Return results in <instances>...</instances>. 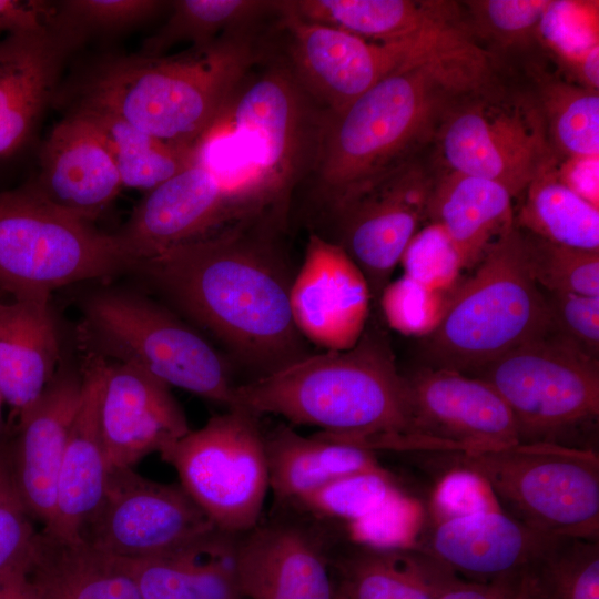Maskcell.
<instances>
[{
	"label": "cell",
	"instance_id": "cell-18",
	"mask_svg": "<svg viewBox=\"0 0 599 599\" xmlns=\"http://www.w3.org/2000/svg\"><path fill=\"white\" fill-rule=\"evenodd\" d=\"M245 222L226 187L195 161L148 191L114 235L135 263Z\"/></svg>",
	"mask_w": 599,
	"mask_h": 599
},
{
	"label": "cell",
	"instance_id": "cell-30",
	"mask_svg": "<svg viewBox=\"0 0 599 599\" xmlns=\"http://www.w3.org/2000/svg\"><path fill=\"white\" fill-rule=\"evenodd\" d=\"M41 599H141L119 559L83 539L38 532L27 570Z\"/></svg>",
	"mask_w": 599,
	"mask_h": 599
},
{
	"label": "cell",
	"instance_id": "cell-29",
	"mask_svg": "<svg viewBox=\"0 0 599 599\" xmlns=\"http://www.w3.org/2000/svg\"><path fill=\"white\" fill-rule=\"evenodd\" d=\"M283 6L303 20L380 43L406 41L463 23L456 6L445 1L285 0Z\"/></svg>",
	"mask_w": 599,
	"mask_h": 599
},
{
	"label": "cell",
	"instance_id": "cell-2",
	"mask_svg": "<svg viewBox=\"0 0 599 599\" xmlns=\"http://www.w3.org/2000/svg\"><path fill=\"white\" fill-rule=\"evenodd\" d=\"M230 408L317 426L318 437L370 451H428L413 425L406 377L378 331L236 385Z\"/></svg>",
	"mask_w": 599,
	"mask_h": 599
},
{
	"label": "cell",
	"instance_id": "cell-54",
	"mask_svg": "<svg viewBox=\"0 0 599 599\" xmlns=\"http://www.w3.org/2000/svg\"><path fill=\"white\" fill-rule=\"evenodd\" d=\"M4 403V399H3V396H2V393L0 390V435L4 432L6 427L3 426L2 424V405Z\"/></svg>",
	"mask_w": 599,
	"mask_h": 599
},
{
	"label": "cell",
	"instance_id": "cell-34",
	"mask_svg": "<svg viewBox=\"0 0 599 599\" xmlns=\"http://www.w3.org/2000/svg\"><path fill=\"white\" fill-rule=\"evenodd\" d=\"M557 163L542 170L526 187L515 223L524 232L558 245L599 251V207L557 177Z\"/></svg>",
	"mask_w": 599,
	"mask_h": 599
},
{
	"label": "cell",
	"instance_id": "cell-41",
	"mask_svg": "<svg viewBox=\"0 0 599 599\" xmlns=\"http://www.w3.org/2000/svg\"><path fill=\"white\" fill-rule=\"evenodd\" d=\"M12 473L9 436L0 435V578L27 570L39 530Z\"/></svg>",
	"mask_w": 599,
	"mask_h": 599
},
{
	"label": "cell",
	"instance_id": "cell-28",
	"mask_svg": "<svg viewBox=\"0 0 599 599\" xmlns=\"http://www.w3.org/2000/svg\"><path fill=\"white\" fill-rule=\"evenodd\" d=\"M341 599H437L460 579L416 547L341 545L335 557Z\"/></svg>",
	"mask_w": 599,
	"mask_h": 599
},
{
	"label": "cell",
	"instance_id": "cell-36",
	"mask_svg": "<svg viewBox=\"0 0 599 599\" xmlns=\"http://www.w3.org/2000/svg\"><path fill=\"white\" fill-rule=\"evenodd\" d=\"M575 74L579 85L598 91V3L550 1L536 34Z\"/></svg>",
	"mask_w": 599,
	"mask_h": 599
},
{
	"label": "cell",
	"instance_id": "cell-33",
	"mask_svg": "<svg viewBox=\"0 0 599 599\" xmlns=\"http://www.w3.org/2000/svg\"><path fill=\"white\" fill-rule=\"evenodd\" d=\"M70 111L82 115L97 131L125 187L148 192L196 160L195 146L156 139L110 111L83 103H72Z\"/></svg>",
	"mask_w": 599,
	"mask_h": 599
},
{
	"label": "cell",
	"instance_id": "cell-43",
	"mask_svg": "<svg viewBox=\"0 0 599 599\" xmlns=\"http://www.w3.org/2000/svg\"><path fill=\"white\" fill-rule=\"evenodd\" d=\"M404 275L436 291L451 292L465 268L459 248L438 224L420 227L400 258Z\"/></svg>",
	"mask_w": 599,
	"mask_h": 599
},
{
	"label": "cell",
	"instance_id": "cell-50",
	"mask_svg": "<svg viewBox=\"0 0 599 599\" xmlns=\"http://www.w3.org/2000/svg\"><path fill=\"white\" fill-rule=\"evenodd\" d=\"M599 156H573L556 167L557 177L571 191L599 207Z\"/></svg>",
	"mask_w": 599,
	"mask_h": 599
},
{
	"label": "cell",
	"instance_id": "cell-48",
	"mask_svg": "<svg viewBox=\"0 0 599 599\" xmlns=\"http://www.w3.org/2000/svg\"><path fill=\"white\" fill-rule=\"evenodd\" d=\"M488 487L470 471L457 469L439 483L434 494L436 505L444 516H456L491 508L485 491Z\"/></svg>",
	"mask_w": 599,
	"mask_h": 599
},
{
	"label": "cell",
	"instance_id": "cell-15",
	"mask_svg": "<svg viewBox=\"0 0 599 599\" xmlns=\"http://www.w3.org/2000/svg\"><path fill=\"white\" fill-rule=\"evenodd\" d=\"M216 528L180 484L148 479L132 468H111L101 502L81 538L120 558L156 556Z\"/></svg>",
	"mask_w": 599,
	"mask_h": 599
},
{
	"label": "cell",
	"instance_id": "cell-4",
	"mask_svg": "<svg viewBox=\"0 0 599 599\" xmlns=\"http://www.w3.org/2000/svg\"><path fill=\"white\" fill-rule=\"evenodd\" d=\"M253 69L195 144V161L247 220L283 222L293 191L314 170L326 112L284 61Z\"/></svg>",
	"mask_w": 599,
	"mask_h": 599
},
{
	"label": "cell",
	"instance_id": "cell-39",
	"mask_svg": "<svg viewBox=\"0 0 599 599\" xmlns=\"http://www.w3.org/2000/svg\"><path fill=\"white\" fill-rule=\"evenodd\" d=\"M171 1L159 0H62L53 1L47 23L79 48L93 35L113 34L145 23Z\"/></svg>",
	"mask_w": 599,
	"mask_h": 599
},
{
	"label": "cell",
	"instance_id": "cell-11",
	"mask_svg": "<svg viewBox=\"0 0 599 599\" xmlns=\"http://www.w3.org/2000/svg\"><path fill=\"white\" fill-rule=\"evenodd\" d=\"M286 37L283 60L326 113H338L389 74L435 60L475 59L479 49L463 27L415 39L380 43L295 16L278 1Z\"/></svg>",
	"mask_w": 599,
	"mask_h": 599
},
{
	"label": "cell",
	"instance_id": "cell-40",
	"mask_svg": "<svg viewBox=\"0 0 599 599\" xmlns=\"http://www.w3.org/2000/svg\"><path fill=\"white\" fill-rule=\"evenodd\" d=\"M520 231L529 272L542 291L599 296V251L558 245Z\"/></svg>",
	"mask_w": 599,
	"mask_h": 599
},
{
	"label": "cell",
	"instance_id": "cell-20",
	"mask_svg": "<svg viewBox=\"0 0 599 599\" xmlns=\"http://www.w3.org/2000/svg\"><path fill=\"white\" fill-rule=\"evenodd\" d=\"M494 508L443 516L413 546L458 577L488 582L540 562L556 541Z\"/></svg>",
	"mask_w": 599,
	"mask_h": 599
},
{
	"label": "cell",
	"instance_id": "cell-9",
	"mask_svg": "<svg viewBox=\"0 0 599 599\" xmlns=\"http://www.w3.org/2000/svg\"><path fill=\"white\" fill-rule=\"evenodd\" d=\"M479 477L502 511L552 537L599 539V455L551 443L453 453Z\"/></svg>",
	"mask_w": 599,
	"mask_h": 599
},
{
	"label": "cell",
	"instance_id": "cell-16",
	"mask_svg": "<svg viewBox=\"0 0 599 599\" xmlns=\"http://www.w3.org/2000/svg\"><path fill=\"white\" fill-rule=\"evenodd\" d=\"M435 181L415 160L366 184L328 211L334 241L361 268L377 300L403 253L428 219Z\"/></svg>",
	"mask_w": 599,
	"mask_h": 599
},
{
	"label": "cell",
	"instance_id": "cell-3",
	"mask_svg": "<svg viewBox=\"0 0 599 599\" xmlns=\"http://www.w3.org/2000/svg\"><path fill=\"white\" fill-rule=\"evenodd\" d=\"M487 60H435L384 78L338 113H326L312 172L327 210L414 160L451 108L488 84Z\"/></svg>",
	"mask_w": 599,
	"mask_h": 599
},
{
	"label": "cell",
	"instance_id": "cell-22",
	"mask_svg": "<svg viewBox=\"0 0 599 599\" xmlns=\"http://www.w3.org/2000/svg\"><path fill=\"white\" fill-rule=\"evenodd\" d=\"M170 388L135 366L108 359L100 424L109 469L132 468L191 430Z\"/></svg>",
	"mask_w": 599,
	"mask_h": 599
},
{
	"label": "cell",
	"instance_id": "cell-26",
	"mask_svg": "<svg viewBox=\"0 0 599 599\" xmlns=\"http://www.w3.org/2000/svg\"><path fill=\"white\" fill-rule=\"evenodd\" d=\"M0 292V390L9 430L41 396L61 359L50 301L4 298Z\"/></svg>",
	"mask_w": 599,
	"mask_h": 599
},
{
	"label": "cell",
	"instance_id": "cell-10",
	"mask_svg": "<svg viewBox=\"0 0 599 599\" xmlns=\"http://www.w3.org/2000/svg\"><path fill=\"white\" fill-rule=\"evenodd\" d=\"M473 376L490 384L508 405L519 443L596 450L598 359L546 332Z\"/></svg>",
	"mask_w": 599,
	"mask_h": 599
},
{
	"label": "cell",
	"instance_id": "cell-53",
	"mask_svg": "<svg viewBox=\"0 0 599 599\" xmlns=\"http://www.w3.org/2000/svg\"><path fill=\"white\" fill-rule=\"evenodd\" d=\"M27 570L0 578V599H41L30 582Z\"/></svg>",
	"mask_w": 599,
	"mask_h": 599
},
{
	"label": "cell",
	"instance_id": "cell-49",
	"mask_svg": "<svg viewBox=\"0 0 599 599\" xmlns=\"http://www.w3.org/2000/svg\"><path fill=\"white\" fill-rule=\"evenodd\" d=\"M52 1L0 0V32L37 31L48 27Z\"/></svg>",
	"mask_w": 599,
	"mask_h": 599
},
{
	"label": "cell",
	"instance_id": "cell-1",
	"mask_svg": "<svg viewBox=\"0 0 599 599\" xmlns=\"http://www.w3.org/2000/svg\"><path fill=\"white\" fill-rule=\"evenodd\" d=\"M271 221L246 222L136 261L132 272L238 359L271 374L307 355Z\"/></svg>",
	"mask_w": 599,
	"mask_h": 599
},
{
	"label": "cell",
	"instance_id": "cell-6",
	"mask_svg": "<svg viewBox=\"0 0 599 599\" xmlns=\"http://www.w3.org/2000/svg\"><path fill=\"white\" fill-rule=\"evenodd\" d=\"M453 290L437 327L423 338L424 366L475 375L502 354L547 332V307L514 222Z\"/></svg>",
	"mask_w": 599,
	"mask_h": 599
},
{
	"label": "cell",
	"instance_id": "cell-38",
	"mask_svg": "<svg viewBox=\"0 0 599 599\" xmlns=\"http://www.w3.org/2000/svg\"><path fill=\"white\" fill-rule=\"evenodd\" d=\"M399 493L387 470L367 471L335 479L281 507L294 508L323 524L346 525L370 515Z\"/></svg>",
	"mask_w": 599,
	"mask_h": 599
},
{
	"label": "cell",
	"instance_id": "cell-31",
	"mask_svg": "<svg viewBox=\"0 0 599 599\" xmlns=\"http://www.w3.org/2000/svg\"><path fill=\"white\" fill-rule=\"evenodd\" d=\"M270 488L280 506L344 476L384 469L374 451L317 435L304 437L286 425L264 434Z\"/></svg>",
	"mask_w": 599,
	"mask_h": 599
},
{
	"label": "cell",
	"instance_id": "cell-35",
	"mask_svg": "<svg viewBox=\"0 0 599 599\" xmlns=\"http://www.w3.org/2000/svg\"><path fill=\"white\" fill-rule=\"evenodd\" d=\"M169 10L166 21L143 41L139 53L163 55L182 42L203 47L227 32L257 29L264 18L277 16L278 1L176 0Z\"/></svg>",
	"mask_w": 599,
	"mask_h": 599
},
{
	"label": "cell",
	"instance_id": "cell-5",
	"mask_svg": "<svg viewBox=\"0 0 599 599\" xmlns=\"http://www.w3.org/2000/svg\"><path fill=\"white\" fill-rule=\"evenodd\" d=\"M257 29L174 54H109L74 82L72 103L114 113L162 141L195 146L262 60Z\"/></svg>",
	"mask_w": 599,
	"mask_h": 599
},
{
	"label": "cell",
	"instance_id": "cell-44",
	"mask_svg": "<svg viewBox=\"0 0 599 599\" xmlns=\"http://www.w3.org/2000/svg\"><path fill=\"white\" fill-rule=\"evenodd\" d=\"M451 292L432 290L403 275L389 281L378 298L384 318L393 329L424 338L439 324Z\"/></svg>",
	"mask_w": 599,
	"mask_h": 599
},
{
	"label": "cell",
	"instance_id": "cell-42",
	"mask_svg": "<svg viewBox=\"0 0 599 599\" xmlns=\"http://www.w3.org/2000/svg\"><path fill=\"white\" fill-rule=\"evenodd\" d=\"M539 567L550 599H599V539L561 537Z\"/></svg>",
	"mask_w": 599,
	"mask_h": 599
},
{
	"label": "cell",
	"instance_id": "cell-47",
	"mask_svg": "<svg viewBox=\"0 0 599 599\" xmlns=\"http://www.w3.org/2000/svg\"><path fill=\"white\" fill-rule=\"evenodd\" d=\"M549 2L544 0H485L467 3L477 24H480L486 33H490L502 43H514L537 34Z\"/></svg>",
	"mask_w": 599,
	"mask_h": 599
},
{
	"label": "cell",
	"instance_id": "cell-25",
	"mask_svg": "<svg viewBox=\"0 0 599 599\" xmlns=\"http://www.w3.org/2000/svg\"><path fill=\"white\" fill-rule=\"evenodd\" d=\"M106 364L105 357L88 352L81 366L82 395L60 466L54 519L51 528L44 530L67 540L82 539L83 526L106 487L110 469L100 424Z\"/></svg>",
	"mask_w": 599,
	"mask_h": 599
},
{
	"label": "cell",
	"instance_id": "cell-27",
	"mask_svg": "<svg viewBox=\"0 0 599 599\" xmlns=\"http://www.w3.org/2000/svg\"><path fill=\"white\" fill-rule=\"evenodd\" d=\"M238 537L214 528L156 556L116 558L141 599H243L236 575Z\"/></svg>",
	"mask_w": 599,
	"mask_h": 599
},
{
	"label": "cell",
	"instance_id": "cell-8",
	"mask_svg": "<svg viewBox=\"0 0 599 599\" xmlns=\"http://www.w3.org/2000/svg\"><path fill=\"white\" fill-rule=\"evenodd\" d=\"M133 265L114 234L58 210L28 184L0 191V292L9 297L51 301L63 286Z\"/></svg>",
	"mask_w": 599,
	"mask_h": 599
},
{
	"label": "cell",
	"instance_id": "cell-32",
	"mask_svg": "<svg viewBox=\"0 0 599 599\" xmlns=\"http://www.w3.org/2000/svg\"><path fill=\"white\" fill-rule=\"evenodd\" d=\"M514 197L499 182L448 171L435 181L428 220L448 233L463 254L465 268L471 267L515 222Z\"/></svg>",
	"mask_w": 599,
	"mask_h": 599
},
{
	"label": "cell",
	"instance_id": "cell-52",
	"mask_svg": "<svg viewBox=\"0 0 599 599\" xmlns=\"http://www.w3.org/2000/svg\"><path fill=\"white\" fill-rule=\"evenodd\" d=\"M515 599H550L539 562L520 571Z\"/></svg>",
	"mask_w": 599,
	"mask_h": 599
},
{
	"label": "cell",
	"instance_id": "cell-24",
	"mask_svg": "<svg viewBox=\"0 0 599 599\" xmlns=\"http://www.w3.org/2000/svg\"><path fill=\"white\" fill-rule=\"evenodd\" d=\"M26 184L58 210L93 224L123 187L105 144L74 111L52 128L39 150L37 174Z\"/></svg>",
	"mask_w": 599,
	"mask_h": 599
},
{
	"label": "cell",
	"instance_id": "cell-45",
	"mask_svg": "<svg viewBox=\"0 0 599 599\" xmlns=\"http://www.w3.org/2000/svg\"><path fill=\"white\" fill-rule=\"evenodd\" d=\"M542 293L547 307V332L598 359L599 296Z\"/></svg>",
	"mask_w": 599,
	"mask_h": 599
},
{
	"label": "cell",
	"instance_id": "cell-23",
	"mask_svg": "<svg viewBox=\"0 0 599 599\" xmlns=\"http://www.w3.org/2000/svg\"><path fill=\"white\" fill-rule=\"evenodd\" d=\"M82 386L81 368L60 365L39 399L6 430L18 490L43 530L54 519L60 466Z\"/></svg>",
	"mask_w": 599,
	"mask_h": 599
},
{
	"label": "cell",
	"instance_id": "cell-51",
	"mask_svg": "<svg viewBox=\"0 0 599 599\" xmlns=\"http://www.w3.org/2000/svg\"><path fill=\"white\" fill-rule=\"evenodd\" d=\"M519 575H508L488 582L460 578L437 599H515Z\"/></svg>",
	"mask_w": 599,
	"mask_h": 599
},
{
	"label": "cell",
	"instance_id": "cell-19",
	"mask_svg": "<svg viewBox=\"0 0 599 599\" xmlns=\"http://www.w3.org/2000/svg\"><path fill=\"white\" fill-rule=\"evenodd\" d=\"M372 298L366 277L343 247L311 234L290 290L301 336L325 351L353 347L366 329Z\"/></svg>",
	"mask_w": 599,
	"mask_h": 599
},
{
	"label": "cell",
	"instance_id": "cell-13",
	"mask_svg": "<svg viewBox=\"0 0 599 599\" xmlns=\"http://www.w3.org/2000/svg\"><path fill=\"white\" fill-rule=\"evenodd\" d=\"M484 92L467 94L447 113L436 135L439 152L448 171L499 182L518 196L557 158L537 111Z\"/></svg>",
	"mask_w": 599,
	"mask_h": 599
},
{
	"label": "cell",
	"instance_id": "cell-7",
	"mask_svg": "<svg viewBox=\"0 0 599 599\" xmlns=\"http://www.w3.org/2000/svg\"><path fill=\"white\" fill-rule=\"evenodd\" d=\"M81 309L80 337L88 352L231 407L236 385L227 364L166 307L135 292L102 288L88 295Z\"/></svg>",
	"mask_w": 599,
	"mask_h": 599
},
{
	"label": "cell",
	"instance_id": "cell-37",
	"mask_svg": "<svg viewBox=\"0 0 599 599\" xmlns=\"http://www.w3.org/2000/svg\"><path fill=\"white\" fill-rule=\"evenodd\" d=\"M550 146L566 158L599 156L598 91L566 82L548 83L541 94Z\"/></svg>",
	"mask_w": 599,
	"mask_h": 599
},
{
	"label": "cell",
	"instance_id": "cell-14",
	"mask_svg": "<svg viewBox=\"0 0 599 599\" xmlns=\"http://www.w3.org/2000/svg\"><path fill=\"white\" fill-rule=\"evenodd\" d=\"M240 535L236 575L243 599H341L331 525L291 507Z\"/></svg>",
	"mask_w": 599,
	"mask_h": 599
},
{
	"label": "cell",
	"instance_id": "cell-21",
	"mask_svg": "<svg viewBox=\"0 0 599 599\" xmlns=\"http://www.w3.org/2000/svg\"><path fill=\"white\" fill-rule=\"evenodd\" d=\"M77 49L50 27L0 40V175L31 146L67 59Z\"/></svg>",
	"mask_w": 599,
	"mask_h": 599
},
{
	"label": "cell",
	"instance_id": "cell-46",
	"mask_svg": "<svg viewBox=\"0 0 599 599\" xmlns=\"http://www.w3.org/2000/svg\"><path fill=\"white\" fill-rule=\"evenodd\" d=\"M414 526V505L400 491L370 515L344 525V537L348 542L373 548L412 547Z\"/></svg>",
	"mask_w": 599,
	"mask_h": 599
},
{
	"label": "cell",
	"instance_id": "cell-17",
	"mask_svg": "<svg viewBox=\"0 0 599 599\" xmlns=\"http://www.w3.org/2000/svg\"><path fill=\"white\" fill-rule=\"evenodd\" d=\"M405 377L413 425L429 451L477 453L519 443L508 405L486 380L424 365Z\"/></svg>",
	"mask_w": 599,
	"mask_h": 599
},
{
	"label": "cell",
	"instance_id": "cell-12",
	"mask_svg": "<svg viewBox=\"0 0 599 599\" xmlns=\"http://www.w3.org/2000/svg\"><path fill=\"white\" fill-rule=\"evenodd\" d=\"M257 418L230 408L160 454L214 526L230 534L242 535L258 524L270 488L264 432Z\"/></svg>",
	"mask_w": 599,
	"mask_h": 599
}]
</instances>
